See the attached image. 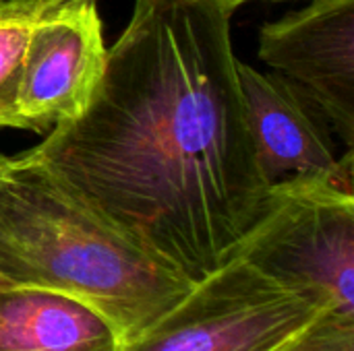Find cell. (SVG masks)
I'll return each instance as SVG.
<instances>
[{"instance_id": "cell-10", "label": "cell", "mask_w": 354, "mask_h": 351, "mask_svg": "<svg viewBox=\"0 0 354 351\" xmlns=\"http://www.w3.org/2000/svg\"><path fill=\"white\" fill-rule=\"evenodd\" d=\"M276 351H354V319L322 312Z\"/></svg>"}, {"instance_id": "cell-11", "label": "cell", "mask_w": 354, "mask_h": 351, "mask_svg": "<svg viewBox=\"0 0 354 351\" xmlns=\"http://www.w3.org/2000/svg\"><path fill=\"white\" fill-rule=\"evenodd\" d=\"M214 2H218L224 10H228L232 14L239 6L249 4V2H282V0H214Z\"/></svg>"}, {"instance_id": "cell-12", "label": "cell", "mask_w": 354, "mask_h": 351, "mask_svg": "<svg viewBox=\"0 0 354 351\" xmlns=\"http://www.w3.org/2000/svg\"><path fill=\"white\" fill-rule=\"evenodd\" d=\"M4 290H8V283H6V281H4V277L0 275V296L4 294Z\"/></svg>"}, {"instance_id": "cell-8", "label": "cell", "mask_w": 354, "mask_h": 351, "mask_svg": "<svg viewBox=\"0 0 354 351\" xmlns=\"http://www.w3.org/2000/svg\"><path fill=\"white\" fill-rule=\"evenodd\" d=\"M116 325L93 306L48 290L0 296V351H122Z\"/></svg>"}, {"instance_id": "cell-4", "label": "cell", "mask_w": 354, "mask_h": 351, "mask_svg": "<svg viewBox=\"0 0 354 351\" xmlns=\"http://www.w3.org/2000/svg\"><path fill=\"white\" fill-rule=\"evenodd\" d=\"M322 312L234 257L122 351H276Z\"/></svg>"}, {"instance_id": "cell-1", "label": "cell", "mask_w": 354, "mask_h": 351, "mask_svg": "<svg viewBox=\"0 0 354 351\" xmlns=\"http://www.w3.org/2000/svg\"><path fill=\"white\" fill-rule=\"evenodd\" d=\"M230 17L214 0H135L87 106L29 151L191 283L239 254L272 197Z\"/></svg>"}, {"instance_id": "cell-6", "label": "cell", "mask_w": 354, "mask_h": 351, "mask_svg": "<svg viewBox=\"0 0 354 351\" xmlns=\"http://www.w3.org/2000/svg\"><path fill=\"white\" fill-rule=\"evenodd\" d=\"M259 58L354 143V0H311L259 33Z\"/></svg>"}, {"instance_id": "cell-9", "label": "cell", "mask_w": 354, "mask_h": 351, "mask_svg": "<svg viewBox=\"0 0 354 351\" xmlns=\"http://www.w3.org/2000/svg\"><path fill=\"white\" fill-rule=\"evenodd\" d=\"M44 0H0V126L19 128L17 93L31 25Z\"/></svg>"}, {"instance_id": "cell-3", "label": "cell", "mask_w": 354, "mask_h": 351, "mask_svg": "<svg viewBox=\"0 0 354 351\" xmlns=\"http://www.w3.org/2000/svg\"><path fill=\"white\" fill-rule=\"evenodd\" d=\"M353 149L324 178L272 188L236 257L324 312L354 319Z\"/></svg>"}, {"instance_id": "cell-5", "label": "cell", "mask_w": 354, "mask_h": 351, "mask_svg": "<svg viewBox=\"0 0 354 351\" xmlns=\"http://www.w3.org/2000/svg\"><path fill=\"white\" fill-rule=\"evenodd\" d=\"M106 58L95 0H44L21 64L19 128L50 132L73 120L93 95Z\"/></svg>"}, {"instance_id": "cell-2", "label": "cell", "mask_w": 354, "mask_h": 351, "mask_svg": "<svg viewBox=\"0 0 354 351\" xmlns=\"http://www.w3.org/2000/svg\"><path fill=\"white\" fill-rule=\"evenodd\" d=\"M0 275L8 288L77 298L124 343L195 285L164 267L31 153H0Z\"/></svg>"}, {"instance_id": "cell-7", "label": "cell", "mask_w": 354, "mask_h": 351, "mask_svg": "<svg viewBox=\"0 0 354 351\" xmlns=\"http://www.w3.org/2000/svg\"><path fill=\"white\" fill-rule=\"evenodd\" d=\"M247 124L266 184L272 188L330 176L340 161L332 126L292 83L236 60Z\"/></svg>"}]
</instances>
